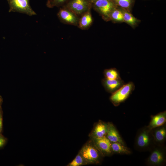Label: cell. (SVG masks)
Here are the masks:
<instances>
[{"mask_svg":"<svg viewBox=\"0 0 166 166\" xmlns=\"http://www.w3.org/2000/svg\"><path fill=\"white\" fill-rule=\"evenodd\" d=\"M135 89L134 83L132 81L129 82L112 93L110 100L115 106H117L128 98Z\"/></svg>","mask_w":166,"mask_h":166,"instance_id":"3957f363","label":"cell"},{"mask_svg":"<svg viewBox=\"0 0 166 166\" xmlns=\"http://www.w3.org/2000/svg\"><path fill=\"white\" fill-rule=\"evenodd\" d=\"M90 139L104 156H110L113 154L111 149V142L106 136Z\"/></svg>","mask_w":166,"mask_h":166,"instance_id":"9c48e42d","label":"cell"},{"mask_svg":"<svg viewBox=\"0 0 166 166\" xmlns=\"http://www.w3.org/2000/svg\"><path fill=\"white\" fill-rule=\"evenodd\" d=\"M116 6L124 9H129L131 6L132 0H113Z\"/></svg>","mask_w":166,"mask_h":166,"instance_id":"7402d4cb","label":"cell"},{"mask_svg":"<svg viewBox=\"0 0 166 166\" xmlns=\"http://www.w3.org/2000/svg\"><path fill=\"white\" fill-rule=\"evenodd\" d=\"M151 132L155 144L162 146L166 138L165 124L152 129Z\"/></svg>","mask_w":166,"mask_h":166,"instance_id":"8fae6325","label":"cell"},{"mask_svg":"<svg viewBox=\"0 0 166 166\" xmlns=\"http://www.w3.org/2000/svg\"><path fill=\"white\" fill-rule=\"evenodd\" d=\"M110 19L116 21H123V16L122 11L117 9L116 8L110 14Z\"/></svg>","mask_w":166,"mask_h":166,"instance_id":"44dd1931","label":"cell"},{"mask_svg":"<svg viewBox=\"0 0 166 166\" xmlns=\"http://www.w3.org/2000/svg\"><path fill=\"white\" fill-rule=\"evenodd\" d=\"M124 21L131 26L135 25L138 20L135 18L130 13L125 10L122 11Z\"/></svg>","mask_w":166,"mask_h":166,"instance_id":"ac0fdd59","label":"cell"},{"mask_svg":"<svg viewBox=\"0 0 166 166\" xmlns=\"http://www.w3.org/2000/svg\"><path fill=\"white\" fill-rule=\"evenodd\" d=\"M108 128L106 136L112 142H119L125 145L117 130L112 123L108 122Z\"/></svg>","mask_w":166,"mask_h":166,"instance_id":"4fadbf2b","label":"cell"},{"mask_svg":"<svg viewBox=\"0 0 166 166\" xmlns=\"http://www.w3.org/2000/svg\"><path fill=\"white\" fill-rule=\"evenodd\" d=\"M108 128V123L99 120L94 125L89 136L90 138H100L106 136Z\"/></svg>","mask_w":166,"mask_h":166,"instance_id":"7c38bea8","label":"cell"},{"mask_svg":"<svg viewBox=\"0 0 166 166\" xmlns=\"http://www.w3.org/2000/svg\"><path fill=\"white\" fill-rule=\"evenodd\" d=\"M79 152L87 165L99 164L104 157L91 139L83 145Z\"/></svg>","mask_w":166,"mask_h":166,"instance_id":"6da1fadb","label":"cell"},{"mask_svg":"<svg viewBox=\"0 0 166 166\" xmlns=\"http://www.w3.org/2000/svg\"><path fill=\"white\" fill-rule=\"evenodd\" d=\"M105 78L109 79H121L119 71L116 68H113L104 69L103 72Z\"/></svg>","mask_w":166,"mask_h":166,"instance_id":"e0dca14e","label":"cell"},{"mask_svg":"<svg viewBox=\"0 0 166 166\" xmlns=\"http://www.w3.org/2000/svg\"><path fill=\"white\" fill-rule=\"evenodd\" d=\"M101 82L105 91L111 94L116 91L125 84L121 79H109L104 78L102 79Z\"/></svg>","mask_w":166,"mask_h":166,"instance_id":"30bf717a","label":"cell"},{"mask_svg":"<svg viewBox=\"0 0 166 166\" xmlns=\"http://www.w3.org/2000/svg\"><path fill=\"white\" fill-rule=\"evenodd\" d=\"M69 0H48L46 6L49 8L55 6L62 7L65 6Z\"/></svg>","mask_w":166,"mask_h":166,"instance_id":"ffe728a7","label":"cell"},{"mask_svg":"<svg viewBox=\"0 0 166 166\" xmlns=\"http://www.w3.org/2000/svg\"><path fill=\"white\" fill-rule=\"evenodd\" d=\"M87 165L84 159L79 152L73 160L69 163L68 166H81Z\"/></svg>","mask_w":166,"mask_h":166,"instance_id":"d6986e66","label":"cell"},{"mask_svg":"<svg viewBox=\"0 0 166 166\" xmlns=\"http://www.w3.org/2000/svg\"><path fill=\"white\" fill-rule=\"evenodd\" d=\"M111 149L113 154L128 155L131 154L130 149L124 145L119 142H112Z\"/></svg>","mask_w":166,"mask_h":166,"instance_id":"2e32d148","label":"cell"},{"mask_svg":"<svg viewBox=\"0 0 166 166\" xmlns=\"http://www.w3.org/2000/svg\"><path fill=\"white\" fill-rule=\"evenodd\" d=\"M8 140L2 134H0V149L3 148L7 144Z\"/></svg>","mask_w":166,"mask_h":166,"instance_id":"603a6c76","label":"cell"},{"mask_svg":"<svg viewBox=\"0 0 166 166\" xmlns=\"http://www.w3.org/2000/svg\"><path fill=\"white\" fill-rule=\"evenodd\" d=\"M3 112L2 107L0 108V134H2L3 131Z\"/></svg>","mask_w":166,"mask_h":166,"instance_id":"cb8c5ba5","label":"cell"},{"mask_svg":"<svg viewBox=\"0 0 166 166\" xmlns=\"http://www.w3.org/2000/svg\"><path fill=\"white\" fill-rule=\"evenodd\" d=\"M63 6L80 17L85 13L91 10L92 4L88 0H69Z\"/></svg>","mask_w":166,"mask_h":166,"instance_id":"277c9868","label":"cell"},{"mask_svg":"<svg viewBox=\"0 0 166 166\" xmlns=\"http://www.w3.org/2000/svg\"><path fill=\"white\" fill-rule=\"evenodd\" d=\"M147 164L149 166H160L166 162V154L164 148L163 146L155 145L151 149Z\"/></svg>","mask_w":166,"mask_h":166,"instance_id":"5b68a950","label":"cell"},{"mask_svg":"<svg viewBox=\"0 0 166 166\" xmlns=\"http://www.w3.org/2000/svg\"><path fill=\"white\" fill-rule=\"evenodd\" d=\"M57 16L61 22L64 24L77 26L80 17L67 8H60Z\"/></svg>","mask_w":166,"mask_h":166,"instance_id":"ba28073f","label":"cell"},{"mask_svg":"<svg viewBox=\"0 0 166 166\" xmlns=\"http://www.w3.org/2000/svg\"><path fill=\"white\" fill-rule=\"evenodd\" d=\"M93 22L91 10L85 13L79 18L77 26L82 30L89 29Z\"/></svg>","mask_w":166,"mask_h":166,"instance_id":"9a60e30c","label":"cell"},{"mask_svg":"<svg viewBox=\"0 0 166 166\" xmlns=\"http://www.w3.org/2000/svg\"><path fill=\"white\" fill-rule=\"evenodd\" d=\"M117 6L113 0H99L92 4V7L100 13L104 19L108 20L112 12Z\"/></svg>","mask_w":166,"mask_h":166,"instance_id":"8992f818","label":"cell"},{"mask_svg":"<svg viewBox=\"0 0 166 166\" xmlns=\"http://www.w3.org/2000/svg\"><path fill=\"white\" fill-rule=\"evenodd\" d=\"M3 102V99L2 96L0 95V108H2V105Z\"/></svg>","mask_w":166,"mask_h":166,"instance_id":"d4e9b609","label":"cell"},{"mask_svg":"<svg viewBox=\"0 0 166 166\" xmlns=\"http://www.w3.org/2000/svg\"><path fill=\"white\" fill-rule=\"evenodd\" d=\"M9 6V12H18L30 16L36 15L30 4V0H7Z\"/></svg>","mask_w":166,"mask_h":166,"instance_id":"52a82bcc","label":"cell"},{"mask_svg":"<svg viewBox=\"0 0 166 166\" xmlns=\"http://www.w3.org/2000/svg\"><path fill=\"white\" fill-rule=\"evenodd\" d=\"M166 121V111H164L152 116L151 119L147 127L150 130L162 126Z\"/></svg>","mask_w":166,"mask_h":166,"instance_id":"5bb4252c","label":"cell"},{"mask_svg":"<svg viewBox=\"0 0 166 166\" xmlns=\"http://www.w3.org/2000/svg\"><path fill=\"white\" fill-rule=\"evenodd\" d=\"M91 3L93 4V3L99 0H88Z\"/></svg>","mask_w":166,"mask_h":166,"instance_id":"484cf974","label":"cell"},{"mask_svg":"<svg viewBox=\"0 0 166 166\" xmlns=\"http://www.w3.org/2000/svg\"><path fill=\"white\" fill-rule=\"evenodd\" d=\"M151 130L145 126L137 132L135 142V148L139 151L151 150L155 145Z\"/></svg>","mask_w":166,"mask_h":166,"instance_id":"7a4b0ae2","label":"cell"}]
</instances>
